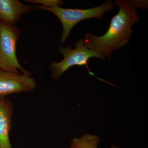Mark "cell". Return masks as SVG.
Listing matches in <instances>:
<instances>
[{
    "mask_svg": "<svg viewBox=\"0 0 148 148\" xmlns=\"http://www.w3.org/2000/svg\"><path fill=\"white\" fill-rule=\"evenodd\" d=\"M13 105L5 97H0V148H12L9 139Z\"/></svg>",
    "mask_w": 148,
    "mask_h": 148,
    "instance_id": "52a82bcc",
    "label": "cell"
},
{
    "mask_svg": "<svg viewBox=\"0 0 148 148\" xmlns=\"http://www.w3.org/2000/svg\"><path fill=\"white\" fill-rule=\"evenodd\" d=\"M34 8V6L26 5L18 0H0V22L14 26L20 20L22 14Z\"/></svg>",
    "mask_w": 148,
    "mask_h": 148,
    "instance_id": "8992f818",
    "label": "cell"
},
{
    "mask_svg": "<svg viewBox=\"0 0 148 148\" xmlns=\"http://www.w3.org/2000/svg\"><path fill=\"white\" fill-rule=\"evenodd\" d=\"M30 75H21L0 69V97L20 92H31L36 86Z\"/></svg>",
    "mask_w": 148,
    "mask_h": 148,
    "instance_id": "5b68a950",
    "label": "cell"
},
{
    "mask_svg": "<svg viewBox=\"0 0 148 148\" xmlns=\"http://www.w3.org/2000/svg\"><path fill=\"white\" fill-rule=\"evenodd\" d=\"M19 29L11 25L0 22V69L5 71L30 75L18 63L16 55V42L19 37Z\"/></svg>",
    "mask_w": 148,
    "mask_h": 148,
    "instance_id": "277c9868",
    "label": "cell"
},
{
    "mask_svg": "<svg viewBox=\"0 0 148 148\" xmlns=\"http://www.w3.org/2000/svg\"><path fill=\"white\" fill-rule=\"evenodd\" d=\"M114 3L109 0L101 5L87 9H66L61 7H47L38 6V8L49 11L58 17L63 28V32L60 42L64 44L70 35L73 27L79 22L85 19L98 18L102 19L105 12L112 10L115 6Z\"/></svg>",
    "mask_w": 148,
    "mask_h": 148,
    "instance_id": "7a4b0ae2",
    "label": "cell"
},
{
    "mask_svg": "<svg viewBox=\"0 0 148 148\" xmlns=\"http://www.w3.org/2000/svg\"><path fill=\"white\" fill-rule=\"evenodd\" d=\"M26 1L32 3L40 4L47 7H61L64 4V1L61 0H28Z\"/></svg>",
    "mask_w": 148,
    "mask_h": 148,
    "instance_id": "9c48e42d",
    "label": "cell"
},
{
    "mask_svg": "<svg viewBox=\"0 0 148 148\" xmlns=\"http://www.w3.org/2000/svg\"><path fill=\"white\" fill-rule=\"evenodd\" d=\"M58 51L64 55V58L61 62H53L49 66L51 71V77L52 79L57 81L61 75L71 67L75 66H85L89 73L94 76L88 69V62L90 58L95 57L105 60V58L101 53L92 49H89L85 45L84 40L79 39L75 43V48L72 49V46L66 47L59 46Z\"/></svg>",
    "mask_w": 148,
    "mask_h": 148,
    "instance_id": "3957f363",
    "label": "cell"
},
{
    "mask_svg": "<svg viewBox=\"0 0 148 148\" xmlns=\"http://www.w3.org/2000/svg\"><path fill=\"white\" fill-rule=\"evenodd\" d=\"M115 5L119 8L118 13L111 19L110 27L105 34L101 36L88 32L85 35V45L89 49L110 58L113 51L127 45L132 33V25L140 20L130 1L116 0Z\"/></svg>",
    "mask_w": 148,
    "mask_h": 148,
    "instance_id": "6da1fadb",
    "label": "cell"
},
{
    "mask_svg": "<svg viewBox=\"0 0 148 148\" xmlns=\"http://www.w3.org/2000/svg\"><path fill=\"white\" fill-rule=\"evenodd\" d=\"M100 139L98 136L85 134L80 138H74L69 148H97ZM111 148H119L112 146Z\"/></svg>",
    "mask_w": 148,
    "mask_h": 148,
    "instance_id": "ba28073f",
    "label": "cell"
}]
</instances>
